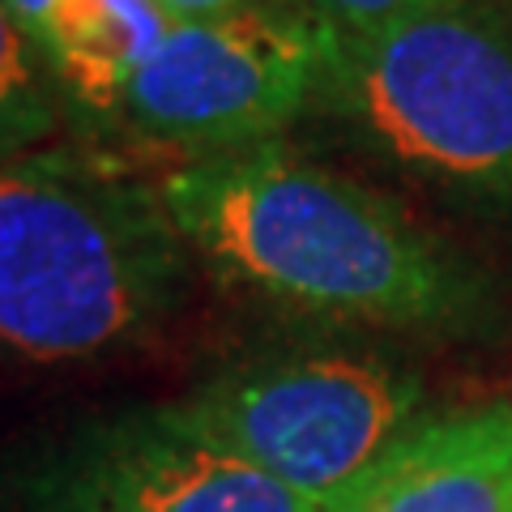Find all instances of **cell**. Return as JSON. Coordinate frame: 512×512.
I'll return each mask as SVG.
<instances>
[{"instance_id":"1","label":"cell","mask_w":512,"mask_h":512,"mask_svg":"<svg viewBox=\"0 0 512 512\" xmlns=\"http://www.w3.org/2000/svg\"><path fill=\"white\" fill-rule=\"evenodd\" d=\"M158 188L192 261L269 308L423 338L500 333V286L470 252L282 141L184 158Z\"/></svg>"},{"instance_id":"2","label":"cell","mask_w":512,"mask_h":512,"mask_svg":"<svg viewBox=\"0 0 512 512\" xmlns=\"http://www.w3.org/2000/svg\"><path fill=\"white\" fill-rule=\"evenodd\" d=\"M188 261L158 184L64 150L0 167V355L86 363L146 342Z\"/></svg>"},{"instance_id":"3","label":"cell","mask_w":512,"mask_h":512,"mask_svg":"<svg viewBox=\"0 0 512 512\" xmlns=\"http://www.w3.org/2000/svg\"><path fill=\"white\" fill-rule=\"evenodd\" d=\"M312 116L474 214H512V18L487 0L329 30Z\"/></svg>"},{"instance_id":"4","label":"cell","mask_w":512,"mask_h":512,"mask_svg":"<svg viewBox=\"0 0 512 512\" xmlns=\"http://www.w3.org/2000/svg\"><path fill=\"white\" fill-rule=\"evenodd\" d=\"M184 419L316 508L423 419V376L372 342H282L188 389Z\"/></svg>"},{"instance_id":"5","label":"cell","mask_w":512,"mask_h":512,"mask_svg":"<svg viewBox=\"0 0 512 512\" xmlns=\"http://www.w3.org/2000/svg\"><path fill=\"white\" fill-rule=\"evenodd\" d=\"M325 47L329 26L299 0L180 22L124 90L111 128L188 158L282 141L312 116Z\"/></svg>"},{"instance_id":"6","label":"cell","mask_w":512,"mask_h":512,"mask_svg":"<svg viewBox=\"0 0 512 512\" xmlns=\"http://www.w3.org/2000/svg\"><path fill=\"white\" fill-rule=\"evenodd\" d=\"M0 512H320L184 410L133 406L0 448Z\"/></svg>"},{"instance_id":"7","label":"cell","mask_w":512,"mask_h":512,"mask_svg":"<svg viewBox=\"0 0 512 512\" xmlns=\"http://www.w3.org/2000/svg\"><path fill=\"white\" fill-rule=\"evenodd\" d=\"M320 512H512V406L414 419Z\"/></svg>"},{"instance_id":"8","label":"cell","mask_w":512,"mask_h":512,"mask_svg":"<svg viewBox=\"0 0 512 512\" xmlns=\"http://www.w3.org/2000/svg\"><path fill=\"white\" fill-rule=\"evenodd\" d=\"M69 116L52 69L0 0V167L39 154Z\"/></svg>"},{"instance_id":"9","label":"cell","mask_w":512,"mask_h":512,"mask_svg":"<svg viewBox=\"0 0 512 512\" xmlns=\"http://www.w3.org/2000/svg\"><path fill=\"white\" fill-rule=\"evenodd\" d=\"M303 9H312L329 30H380L397 26L410 18H427V13H444L470 0H299Z\"/></svg>"},{"instance_id":"10","label":"cell","mask_w":512,"mask_h":512,"mask_svg":"<svg viewBox=\"0 0 512 512\" xmlns=\"http://www.w3.org/2000/svg\"><path fill=\"white\" fill-rule=\"evenodd\" d=\"M252 5H265V0H158V9L180 26V22H214V18H231V13H244Z\"/></svg>"}]
</instances>
